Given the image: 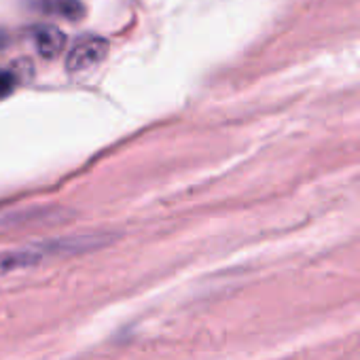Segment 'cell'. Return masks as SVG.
<instances>
[{
	"label": "cell",
	"mask_w": 360,
	"mask_h": 360,
	"mask_svg": "<svg viewBox=\"0 0 360 360\" xmlns=\"http://www.w3.org/2000/svg\"><path fill=\"white\" fill-rule=\"evenodd\" d=\"M108 53V43L100 37H85L81 39L66 58V68L70 72H85L98 66Z\"/></svg>",
	"instance_id": "cell-2"
},
{
	"label": "cell",
	"mask_w": 360,
	"mask_h": 360,
	"mask_svg": "<svg viewBox=\"0 0 360 360\" xmlns=\"http://www.w3.org/2000/svg\"><path fill=\"white\" fill-rule=\"evenodd\" d=\"M108 242V236L102 233H83V236H70V238H58L39 242L32 246H24L18 250L0 252V278H7L20 269H30L47 259L56 257H68V255H81L94 248H100Z\"/></svg>",
	"instance_id": "cell-1"
},
{
	"label": "cell",
	"mask_w": 360,
	"mask_h": 360,
	"mask_svg": "<svg viewBox=\"0 0 360 360\" xmlns=\"http://www.w3.org/2000/svg\"><path fill=\"white\" fill-rule=\"evenodd\" d=\"M41 7H43L45 13L60 15V18L70 20V22H77V20H81L85 15L81 0H43Z\"/></svg>",
	"instance_id": "cell-4"
},
{
	"label": "cell",
	"mask_w": 360,
	"mask_h": 360,
	"mask_svg": "<svg viewBox=\"0 0 360 360\" xmlns=\"http://www.w3.org/2000/svg\"><path fill=\"white\" fill-rule=\"evenodd\" d=\"M3 41H5V37H3V32H0V45H3Z\"/></svg>",
	"instance_id": "cell-6"
},
{
	"label": "cell",
	"mask_w": 360,
	"mask_h": 360,
	"mask_svg": "<svg viewBox=\"0 0 360 360\" xmlns=\"http://www.w3.org/2000/svg\"><path fill=\"white\" fill-rule=\"evenodd\" d=\"M34 43L43 58L53 60L62 53V49L66 45V37L62 30H58L53 26H39L34 30Z\"/></svg>",
	"instance_id": "cell-3"
},
{
	"label": "cell",
	"mask_w": 360,
	"mask_h": 360,
	"mask_svg": "<svg viewBox=\"0 0 360 360\" xmlns=\"http://www.w3.org/2000/svg\"><path fill=\"white\" fill-rule=\"evenodd\" d=\"M15 85H18V77H15V72L0 68V100L7 98V96L15 89Z\"/></svg>",
	"instance_id": "cell-5"
}]
</instances>
